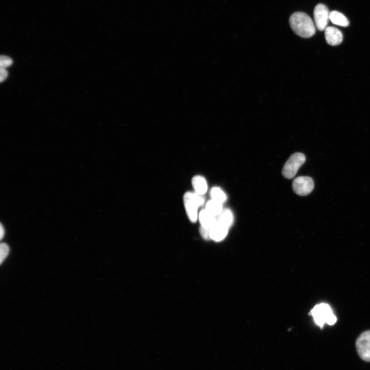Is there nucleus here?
I'll list each match as a JSON object with an SVG mask.
<instances>
[{
	"label": "nucleus",
	"mask_w": 370,
	"mask_h": 370,
	"mask_svg": "<svg viewBox=\"0 0 370 370\" xmlns=\"http://www.w3.org/2000/svg\"><path fill=\"white\" fill-rule=\"evenodd\" d=\"M289 24L295 33L302 38H310L316 32V27L312 19L304 12H296L292 14Z\"/></svg>",
	"instance_id": "1"
},
{
	"label": "nucleus",
	"mask_w": 370,
	"mask_h": 370,
	"mask_svg": "<svg viewBox=\"0 0 370 370\" xmlns=\"http://www.w3.org/2000/svg\"><path fill=\"white\" fill-rule=\"evenodd\" d=\"M310 314L317 325L322 328L325 323L334 325L337 322V317L334 314L330 306L322 303L316 305L310 311Z\"/></svg>",
	"instance_id": "2"
},
{
	"label": "nucleus",
	"mask_w": 370,
	"mask_h": 370,
	"mask_svg": "<svg viewBox=\"0 0 370 370\" xmlns=\"http://www.w3.org/2000/svg\"><path fill=\"white\" fill-rule=\"evenodd\" d=\"M305 155L301 153H295L291 155L283 168V176L287 179L293 178L305 162Z\"/></svg>",
	"instance_id": "3"
},
{
	"label": "nucleus",
	"mask_w": 370,
	"mask_h": 370,
	"mask_svg": "<svg viewBox=\"0 0 370 370\" xmlns=\"http://www.w3.org/2000/svg\"><path fill=\"white\" fill-rule=\"evenodd\" d=\"M356 347L359 357L370 362V330L362 332L356 341Z\"/></svg>",
	"instance_id": "4"
},
{
	"label": "nucleus",
	"mask_w": 370,
	"mask_h": 370,
	"mask_svg": "<svg viewBox=\"0 0 370 370\" xmlns=\"http://www.w3.org/2000/svg\"><path fill=\"white\" fill-rule=\"evenodd\" d=\"M292 187L295 194L300 196H306L313 190L314 182L310 177L300 176L293 180Z\"/></svg>",
	"instance_id": "5"
},
{
	"label": "nucleus",
	"mask_w": 370,
	"mask_h": 370,
	"mask_svg": "<svg viewBox=\"0 0 370 370\" xmlns=\"http://www.w3.org/2000/svg\"><path fill=\"white\" fill-rule=\"evenodd\" d=\"M329 11L327 7L324 4H318L314 9L313 16L316 27L320 31H323L327 27L329 20Z\"/></svg>",
	"instance_id": "6"
},
{
	"label": "nucleus",
	"mask_w": 370,
	"mask_h": 370,
	"mask_svg": "<svg viewBox=\"0 0 370 370\" xmlns=\"http://www.w3.org/2000/svg\"><path fill=\"white\" fill-rule=\"evenodd\" d=\"M183 202L189 219L192 223L196 222L198 217L197 209L199 206L194 198L193 192H188L184 194Z\"/></svg>",
	"instance_id": "7"
},
{
	"label": "nucleus",
	"mask_w": 370,
	"mask_h": 370,
	"mask_svg": "<svg viewBox=\"0 0 370 370\" xmlns=\"http://www.w3.org/2000/svg\"><path fill=\"white\" fill-rule=\"evenodd\" d=\"M324 30L326 41L330 45L336 46L342 42V33L337 28L328 26Z\"/></svg>",
	"instance_id": "8"
},
{
	"label": "nucleus",
	"mask_w": 370,
	"mask_h": 370,
	"mask_svg": "<svg viewBox=\"0 0 370 370\" xmlns=\"http://www.w3.org/2000/svg\"><path fill=\"white\" fill-rule=\"evenodd\" d=\"M228 228L219 223L217 220L216 223L210 228V238L216 242L222 240L226 236Z\"/></svg>",
	"instance_id": "9"
},
{
	"label": "nucleus",
	"mask_w": 370,
	"mask_h": 370,
	"mask_svg": "<svg viewBox=\"0 0 370 370\" xmlns=\"http://www.w3.org/2000/svg\"><path fill=\"white\" fill-rule=\"evenodd\" d=\"M199 219L201 226L209 229L217 221L215 216L208 212L206 209L202 210L199 214Z\"/></svg>",
	"instance_id": "10"
},
{
	"label": "nucleus",
	"mask_w": 370,
	"mask_h": 370,
	"mask_svg": "<svg viewBox=\"0 0 370 370\" xmlns=\"http://www.w3.org/2000/svg\"><path fill=\"white\" fill-rule=\"evenodd\" d=\"M329 20L334 24L342 27H347L349 24L348 20L344 14L336 10L329 12Z\"/></svg>",
	"instance_id": "11"
},
{
	"label": "nucleus",
	"mask_w": 370,
	"mask_h": 370,
	"mask_svg": "<svg viewBox=\"0 0 370 370\" xmlns=\"http://www.w3.org/2000/svg\"><path fill=\"white\" fill-rule=\"evenodd\" d=\"M192 183L195 192L203 195L207 191L208 186L204 177L201 176H195L192 180Z\"/></svg>",
	"instance_id": "12"
},
{
	"label": "nucleus",
	"mask_w": 370,
	"mask_h": 370,
	"mask_svg": "<svg viewBox=\"0 0 370 370\" xmlns=\"http://www.w3.org/2000/svg\"><path fill=\"white\" fill-rule=\"evenodd\" d=\"M206 209L214 216L219 215L223 210L222 203L212 199L207 202Z\"/></svg>",
	"instance_id": "13"
},
{
	"label": "nucleus",
	"mask_w": 370,
	"mask_h": 370,
	"mask_svg": "<svg viewBox=\"0 0 370 370\" xmlns=\"http://www.w3.org/2000/svg\"><path fill=\"white\" fill-rule=\"evenodd\" d=\"M233 215L229 209H224L220 214L217 221L223 225L229 228L233 222Z\"/></svg>",
	"instance_id": "14"
},
{
	"label": "nucleus",
	"mask_w": 370,
	"mask_h": 370,
	"mask_svg": "<svg viewBox=\"0 0 370 370\" xmlns=\"http://www.w3.org/2000/svg\"><path fill=\"white\" fill-rule=\"evenodd\" d=\"M212 199L223 203L226 199L225 193L218 187L213 188L210 192Z\"/></svg>",
	"instance_id": "15"
},
{
	"label": "nucleus",
	"mask_w": 370,
	"mask_h": 370,
	"mask_svg": "<svg viewBox=\"0 0 370 370\" xmlns=\"http://www.w3.org/2000/svg\"><path fill=\"white\" fill-rule=\"evenodd\" d=\"M0 250H1V257H0V262L1 264L3 263V262L4 261V260L6 258V257L7 256L9 251V246L7 245V244L5 243H1L0 246Z\"/></svg>",
	"instance_id": "16"
},
{
	"label": "nucleus",
	"mask_w": 370,
	"mask_h": 370,
	"mask_svg": "<svg viewBox=\"0 0 370 370\" xmlns=\"http://www.w3.org/2000/svg\"><path fill=\"white\" fill-rule=\"evenodd\" d=\"M12 60L6 55H1L0 58V66L2 68H6L12 64Z\"/></svg>",
	"instance_id": "17"
},
{
	"label": "nucleus",
	"mask_w": 370,
	"mask_h": 370,
	"mask_svg": "<svg viewBox=\"0 0 370 370\" xmlns=\"http://www.w3.org/2000/svg\"><path fill=\"white\" fill-rule=\"evenodd\" d=\"M200 233L202 237L206 239H210V229L204 228L201 226L200 230Z\"/></svg>",
	"instance_id": "18"
},
{
	"label": "nucleus",
	"mask_w": 370,
	"mask_h": 370,
	"mask_svg": "<svg viewBox=\"0 0 370 370\" xmlns=\"http://www.w3.org/2000/svg\"><path fill=\"white\" fill-rule=\"evenodd\" d=\"M1 76H0V81L2 82L4 81L8 76V72L4 68L1 67L0 69Z\"/></svg>",
	"instance_id": "19"
},
{
	"label": "nucleus",
	"mask_w": 370,
	"mask_h": 370,
	"mask_svg": "<svg viewBox=\"0 0 370 370\" xmlns=\"http://www.w3.org/2000/svg\"><path fill=\"white\" fill-rule=\"evenodd\" d=\"M0 228H0V232H1L0 235H1V239H2L4 235L5 231H4V228H3V225L2 224H1Z\"/></svg>",
	"instance_id": "20"
}]
</instances>
